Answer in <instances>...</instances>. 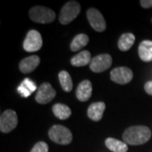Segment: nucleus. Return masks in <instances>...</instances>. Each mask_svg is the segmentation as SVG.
Returning a JSON list of instances; mask_svg holds the SVG:
<instances>
[{
  "label": "nucleus",
  "mask_w": 152,
  "mask_h": 152,
  "mask_svg": "<svg viewBox=\"0 0 152 152\" xmlns=\"http://www.w3.org/2000/svg\"><path fill=\"white\" fill-rule=\"evenodd\" d=\"M112 64L113 58L110 55L107 53L100 54L93 58L90 64V69L95 73H102L108 69Z\"/></svg>",
  "instance_id": "8"
},
{
  "label": "nucleus",
  "mask_w": 152,
  "mask_h": 152,
  "mask_svg": "<svg viewBox=\"0 0 152 152\" xmlns=\"http://www.w3.org/2000/svg\"><path fill=\"white\" fill-rule=\"evenodd\" d=\"M111 80L119 85L128 84L132 80L134 74L130 69L127 67H118L115 68L110 73Z\"/></svg>",
  "instance_id": "9"
},
{
  "label": "nucleus",
  "mask_w": 152,
  "mask_h": 152,
  "mask_svg": "<svg viewBox=\"0 0 152 152\" xmlns=\"http://www.w3.org/2000/svg\"><path fill=\"white\" fill-rule=\"evenodd\" d=\"M107 147L113 152H127L128 145L125 142L114 138H107L105 141Z\"/></svg>",
  "instance_id": "17"
},
{
  "label": "nucleus",
  "mask_w": 152,
  "mask_h": 152,
  "mask_svg": "<svg viewBox=\"0 0 152 152\" xmlns=\"http://www.w3.org/2000/svg\"><path fill=\"white\" fill-rule=\"evenodd\" d=\"M56 96V91L49 83H43L38 88L36 101L40 104H47Z\"/></svg>",
  "instance_id": "10"
},
{
  "label": "nucleus",
  "mask_w": 152,
  "mask_h": 152,
  "mask_svg": "<svg viewBox=\"0 0 152 152\" xmlns=\"http://www.w3.org/2000/svg\"><path fill=\"white\" fill-rule=\"evenodd\" d=\"M18 124L17 114L13 110H6L0 117V130L2 133H10Z\"/></svg>",
  "instance_id": "6"
},
{
  "label": "nucleus",
  "mask_w": 152,
  "mask_h": 152,
  "mask_svg": "<svg viewBox=\"0 0 152 152\" xmlns=\"http://www.w3.org/2000/svg\"><path fill=\"white\" fill-rule=\"evenodd\" d=\"M39 64L40 58L37 55H33L22 59L20 63L19 68L23 74H30L37 68Z\"/></svg>",
  "instance_id": "12"
},
{
  "label": "nucleus",
  "mask_w": 152,
  "mask_h": 152,
  "mask_svg": "<svg viewBox=\"0 0 152 152\" xmlns=\"http://www.w3.org/2000/svg\"><path fill=\"white\" fill-rule=\"evenodd\" d=\"M105 109H106V105L102 102H94L90 105L87 111V115L90 119L95 122H98L102 118Z\"/></svg>",
  "instance_id": "13"
},
{
  "label": "nucleus",
  "mask_w": 152,
  "mask_h": 152,
  "mask_svg": "<svg viewBox=\"0 0 152 152\" xmlns=\"http://www.w3.org/2000/svg\"><path fill=\"white\" fill-rule=\"evenodd\" d=\"M53 112L54 115L61 120L68 119L71 116V109L64 104L57 103L53 107Z\"/></svg>",
  "instance_id": "19"
},
{
  "label": "nucleus",
  "mask_w": 152,
  "mask_h": 152,
  "mask_svg": "<svg viewBox=\"0 0 152 152\" xmlns=\"http://www.w3.org/2000/svg\"><path fill=\"white\" fill-rule=\"evenodd\" d=\"M151 137V131L146 126H132L128 128L123 134V140L127 145H140L145 144Z\"/></svg>",
  "instance_id": "1"
},
{
  "label": "nucleus",
  "mask_w": 152,
  "mask_h": 152,
  "mask_svg": "<svg viewBox=\"0 0 152 152\" xmlns=\"http://www.w3.org/2000/svg\"><path fill=\"white\" fill-rule=\"evenodd\" d=\"M31 152H48V145L47 143L43 141L37 142L34 145Z\"/></svg>",
  "instance_id": "21"
},
{
  "label": "nucleus",
  "mask_w": 152,
  "mask_h": 152,
  "mask_svg": "<svg viewBox=\"0 0 152 152\" xmlns=\"http://www.w3.org/2000/svg\"><path fill=\"white\" fill-rule=\"evenodd\" d=\"M92 94V85L88 80L80 83L76 89V97L80 102H87Z\"/></svg>",
  "instance_id": "11"
},
{
  "label": "nucleus",
  "mask_w": 152,
  "mask_h": 152,
  "mask_svg": "<svg viewBox=\"0 0 152 152\" xmlns=\"http://www.w3.org/2000/svg\"><path fill=\"white\" fill-rule=\"evenodd\" d=\"M80 13V5L76 1H69L63 6L59 15L62 25H68L73 21Z\"/></svg>",
  "instance_id": "4"
},
{
  "label": "nucleus",
  "mask_w": 152,
  "mask_h": 152,
  "mask_svg": "<svg viewBox=\"0 0 152 152\" xmlns=\"http://www.w3.org/2000/svg\"><path fill=\"white\" fill-rule=\"evenodd\" d=\"M89 42V37L86 34H79L71 42L70 49L73 52H78L85 48Z\"/></svg>",
  "instance_id": "18"
},
{
  "label": "nucleus",
  "mask_w": 152,
  "mask_h": 152,
  "mask_svg": "<svg viewBox=\"0 0 152 152\" xmlns=\"http://www.w3.org/2000/svg\"><path fill=\"white\" fill-rule=\"evenodd\" d=\"M21 84L23 86H25L26 87L28 90H29L31 93H33L34 91H37L38 90L37 86H36V84H35L31 80H30L29 78L25 79V80L21 82Z\"/></svg>",
  "instance_id": "22"
},
{
  "label": "nucleus",
  "mask_w": 152,
  "mask_h": 152,
  "mask_svg": "<svg viewBox=\"0 0 152 152\" xmlns=\"http://www.w3.org/2000/svg\"><path fill=\"white\" fill-rule=\"evenodd\" d=\"M42 47V37L36 30L29 31L26 37L23 42V48L26 52L34 53L40 50Z\"/></svg>",
  "instance_id": "5"
},
{
  "label": "nucleus",
  "mask_w": 152,
  "mask_h": 152,
  "mask_svg": "<svg viewBox=\"0 0 152 152\" xmlns=\"http://www.w3.org/2000/svg\"><path fill=\"white\" fill-rule=\"evenodd\" d=\"M145 91L147 94L152 96V80L151 81H148L145 85Z\"/></svg>",
  "instance_id": "25"
},
{
  "label": "nucleus",
  "mask_w": 152,
  "mask_h": 152,
  "mask_svg": "<svg viewBox=\"0 0 152 152\" xmlns=\"http://www.w3.org/2000/svg\"><path fill=\"white\" fill-rule=\"evenodd\" d=\"M138 53L140 59L144 62L152 61V42L150 40H145L140 42Z\"/></svg>",
  "instance_id": "14"
},
{
  "label": "nucleus",
  "mask_w": 152,
  "mask_h": 152,
  "mask_svg": "<svg viewBox=\"0 0 152 152\" xmlns=\"http://www.w3.org/2000/svg\"><path fill=\"white\" fill-rule=\"evenodd\" d=\"M17 91L19 92V94H20L21 96H23V97L25 98L29 97V96L31 95V92L25 86H23L22 84H20V85L19 86V87L17 88Z\"/></svg>",
  "instance_id": "23"
},
{
  "label": "nucleus",
  "mask_w": 152,
  "mask_h": 152,
  "mask_svg": "<svg viewBox=\"0 0 152 152\" xmlns=\"http://www.w3.org/2000/svg\"><path fill=\"white\" fill-rule=\"evenodd\" d=\"M58 79L61 86L66 92H69L73 89V81L70 75L65 70L61 71L58 75Z\"/></svg>",
  "instance_id": "20"
},
{
  "label": "nucleus",
  "mask_w": 152,
  "mask_h": 152,
  "mask_svg": "<svg viewBox=\"0 0 152 152\" xmlns=\"http://www.w3.org/2000/svg\"><path fill=\"white\" fill-rule=\"evenodd\" d=\"M91 53L87 50L82 51L78 54L74 56L70 60L71 64L75 67H83L91 64Z\"/></svg>",
  "instance_id": "15"
},
{
  "label": "nucleus",
  "mask_w": 152,
  "mask_h": 152,
  "mask_svg": "<svg viewBox=\"0 0 152 152\" xmlns=\"http://www.w3.org/2000/svg\"><path fill=\"white\" fill-rule=\"evenodd\" d=\"M140 5L145 9H149L152 7V0H140Z\"/></svg>",
  "instance_id": "24"
},
{
  "label": "nucleus",
  "mask_w": 152,
  "mask_h": 152,
  "mask_svg": "<svg viewBox=\"0 0 152 152\" xmlns=\"http://www.w3.org/2000/svg\"><path fill=\"white\" fill-rule=\"evenodd\" d=\"M29 16L34 22L40 24H48L54 20L56 14L53 10L47 7L35 6L29 10Z\"/></svg>",
  "instance_id": "2"
},
{
  "label": "nucleus",
  "mask_w": 152,
  "mask_h": 152,
  "mask_svg": "<svg viewBox=\"0 0 152 152\" xmlns=\"http://www.w3.org/2000/svg\"><path fill=\"white\" fill-rule=\"evenodd\" d=\"M48 136L52 141L64 145L70 144L73 140L71 131L63 125H53L49 129Z\"/></svg>",
  "instance_id": "3"
},
{
  "label": "nucleus",
  "mask_w": 152,
  "mask_h": 152,
  "mask_svg": "<svg viewBox=\"0 0 152 152\" xmlns=\"http://www.w3.org/2000/svg\"><path fill=\"white\" fill-rule=\"evenodd\" d=\"M87 19L91 26L98 32H102L106 30L107 24L105 21V19L101 14V12L96 9L91 8L87 10L86 13Z\"/></svg>",
  "instance_id": "7"
},
{
  "label": "nucleus",
  "mask_w": 152,
  "mask_h": 152,
  "mask_svg": "<svg viewBox=\"0 0 152 152\" xmlns=\"http://www.w3.org/2000/svg\"><path fill=\"white\" fill-rule=\"evenodd\" d=\"M135 42V37L133 33H124L120 37L118 42V48L123 52H127L132 48Z\"/></svg>",
  "instance_id": "16"
}]
</instances>
